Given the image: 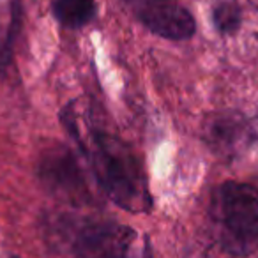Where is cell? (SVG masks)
Segmentation results:
<instances>
[{
    "label": "cell",
    "mask_w": 258,
    "mask_h": 258,
    "mask_svg": "<svg viewBox=\"0 0 258 258\" xmlns=\"http://www.w3.org/2000/svg\"><path fill=\"white\" fill-rule=\"evenodd\" d=\"M62 122L89 161L103 193L124 211L147 212L152 207V198L138 156L120 138L83 125L73 104L62 111Z\"/></svg>",
    "instance_id": "1"
},
{
    "label": "cell",
    "mask_w": 258,
    "mask_h": 258,
    "mask_svg": "<svg viewBox=\"0 0 258 258\" xmlns=\"http://www.w3.org/2000/svg\"><path fill=\"white\" fill-rule=\"evenodd\" d=\"M214 237L233 256H249L258 247V189L228 180L212 191L209 207Z\"/></svg>",
    "instance_id": "2"
},
{
    "label": "cell",
    "mask_w": 258,
    "mask_h": 258,
    "mask_svg": "<svg viewBox=\"0 0 258 258\" xmlns=\"http://www.w3.org/2000/svg\"><path fill=\"white\" fill-rule=\"evenodd\" d=\"M75 258H151L147 240L124 225H96L76 242Z\"/></svg>",
    "instance_id": "3"
},
{
    "label": "cell",
    "mask_w": 258,
    "mask_h": 258,
    "mask_svg": "<svg viewBox=\"0 0 258 258\" xmlns=\"http://www.w3.org/2000/svg\"><path fill=\"white\" fill-rule=\"evenodd\" d=\"M202 137L216 156L233 159L249 151L256 142V129L239 111H218L205 118Z\"/></svg>",
    "instance_id": "4"
},
{
    "label": "cell",
    "mask_w": 258,
    "mask_h": 258,
    "mask_svg": "<svg viewBox=\"0 0 258 258\" xmlns=\"http://www.w3.org/2000/svg\"><path fill=\"white\" fill-rule=\"evenodd\" d=\"M138 22L170 41L189 39L197 30L191 13L177 0H124Z\"/></svg>",
    "instance_id": "5"
},
{
    "label": "cell",
    "mask_w": 258,
    "mask_h": 258,
    "mask_svg": "<svg viewBox=\"0 0 258 258\" xmlns=\"http://www.w3.org/2000/svg\"><path fill=\"white\" fill-rule=\"evenodd\" d=\"M39 170L44 182L60 197H68L71 200L85 198V180L68 149L58 147L53 152L43 154Z\"/></svg>",
    "instance_id": "6"
},
{
    "label": "cell",
    "mask_w": 258,
    "mask_h": 258,
    "mask_svg": "<svg viewBox=\"0 0 258 258\" xmlns=\"http://www.w3.org/2000/svg\"><path fill=\"white\" fill-rule=\"evenodd\" d=\"M53 15L60 25L80 29L96 16L94 0H53Z\"/></svg>",
    "instance_id": "7"
},
{
    "label": "cell",
    "mask_w": 258,
    "mask_h": 258,
    "mask_svg": "<svg viewBox=\"0 0 258 258\" xmlns=\"http://www.w3.org/2000/svg\"><path fill=\"white\" fill-rule=\"evenodd\" d=\"M242 22V15L235 0H218L212 8V23L225 36L235 34Z\"/></svg>",
    "instance_id": "8"
},
{
    "label": "cell",
    "mask_w": 258,
    "mask_h": 258,
    "mask_svg": "<svg viewBox=\"0 0 258 258\" xmlns=\"http://www.w3.org/2000/svg\"><path fill=\"white\" fill-rule=\"evenodd\" d=\"M13 30H0V68H4L11 58Z\"/></svg>",
    "instance_id": "9"
}]
</instances>
